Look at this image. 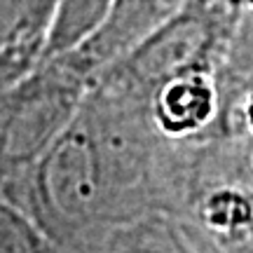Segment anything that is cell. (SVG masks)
Wrapping results in <instances>:
<instances>
[{
	"instance_id": "1",
	"label": "cell",
	"mask_w": 253,
	"mask_h": 253,
	"mask_svg": "<svg viewBox=\"0 0 253 253\" xmlns=\"http://www.w3.org/2000/svg\"><path fill=\"white\" fill-rule=\"evenodd\" d=\"M251 143L213 138L188 148L173 216L202 253H253Z\"/></svg>"
},
{
	"instance_id": "2",
	"label": "cell",
	"mask_w": 253,
	"mask_h": 253,
	"mask_svg": "<svg viewBox=\"0 0 253 253\" xmlns=\"http://www.w3.org/2000/svg\"><path fill=\"white\" fill-rule=\"evenodd\" d=\"M89 78L71 56L42 59L0 103V197L12 199L19 183L49 150L80 110Z\"/></svg>"
},
{
	"instance_id": "3",
	"label": "cell",
	"mask_w": 253,
	"mask_h": 253,
	"mask_svg": "<svg viewBox=\"0 0 253 253\" xmlns=\"http://www.w3.org/2000/svg\"><path fill=\"white\" fill-rule=\"evenodd\" d=\"M237 17L220 0H195L167 26L94 78L148 96L169 78L192 71L218 73L235 36Z\"/></svg>"
},
{
	"instance_id": "4",
	"label": "cell",
	"mask_w": 253,
	"mask_h": 253,
	"mask_svg": "<svg viewBox=\"0 0 253 253\" xmlns=\"http://www.w3.org/2000/svg\"><path fill=\"white\" fill-rule=\"evenodd\" d=\"M155 129L176 145L213 141L220 115L218 78L211 71H192L164 80L145 96Z\"/></svg>"
},
{
	"instance_id": "5",
	"label": "cell",
	"mask_w": 253,
	"mask_h": 253,
	"mask_svg": "<svg viewBox=\"0 0 253 253\" xmlns=\"http://www.w3.org/2000/svg\"><path fill=\"white\" fill-rule=\"evenodd\" d=\"M192 2L195 0H115L103 26L66 56H71L91 82L103 68L126 56Z\"/></svg>"
},
{
	"instance_id": "6",
	"label": "cell",
	"mask_w": 253,
	"mask_h": 253,
	"mask_svg": "<svg viewBox=\"0 0 253 253\" xmlns=\"http://www.w3.org/2000/svg\"><path fill=\"white\" fill-rule=\"evenodd\" d=\"M59 253H202L173 213L153 211L101 225Z\"/></svg>"
},
{
	"instance_id": "7",
	"label": "cell",
	"mask_w": 253,
	"mask_h": 253,
	"mask_svg": "<svg viewBox=\"0 0 253 253\" xmlns=\"http://www.w3.org/2000/svg\"><path fill=\"white\" fill-rule=\"evenodd\" d=\"M115 0H59L45 33L42 59H56L84 45L108 19Z\"/></svg>"
},
{
	"instance_id": "8",
	"label": "cell",
	"mask_w": 253,
	"mask_h": 253,
	"mask_svg": "<svg viewBox=\"0 0 253 253\" xmlns=\"http://www.w3.org/2000/svg\"><path fill=\"white\" fill-rule=\"evenodd\" d=\"M0 253H59L42 230L12 202L0 197Z\"/></svg>"
},
{
	"instance_id": "9",
	"label": "cell",
	"mask_w": 253,
	"mask_h": 253,
	"mask_svg": "<svg viewBox=\"0 0 253 253\" xmlns=\"http://www.w3.org/2000/svg\"><path fill=\"white\" fill-rule=\"evenodd\" d=\"M220 115L213 138H237L253 145V82L218 84Z\"/></svg>"
},
{
	"instance_id": "10",
	"label": "cell",
	"mask_w": 253,
	"mask_h": 253,
	"mask_svg": "<svg viewBox=\"0 0 253 253\" xmlns=\"http://www.w3.org/2000/svg\"><path fill=\"white\" fill-rule=\"evenodd\" d=\"M218 84H249L253 82V12L237 21L227 54L216 73Z\"/></svg>"
},
{
	"instance_id": "11",
	"label": "cell",
	"mask_w": 253,
	"mask_h": 253,
	"mask_svg": "<svg viewBox=\"0 0 253 253\" xmlns=\"http://www.w3.org/2000/svg\"><path fill=\"white\" fill-rule=\"evenodd\" d=\"M42 40L17 36L0 47V103L40 63Z\"/></svg>"
},
{
	"instance_id": "12",
	"label": "cell",
	"mask_w": 253,
	"mask_h": 253,
	"mask_svg": "<svg viewBox=\"0 0 253 253\" xmlns=\"http://www.w3.org/2000/svg\"><path fill=\"white\" fill-rule=\"evenodd\" d=\"M56 2L59 0H26V19H24V28L19 36L42 40V45H45V33Z\"/></svg>"
},
{
	"instance_id": "13",
	"label": "cell",
	"mask_w": 253,
	"mask_h": 253,
	"mask_svg": "<svg viewBox=\"0 0 253 253\" xmlns=\"http://www.w3.org/2000/svg\"><path fill=\"white\" fill-rule=\"evenodd\" d=\"M26 19V0H0V47L21 33Z\"/></svg>"
},
{
	"instance_id": "14",
	"label": "cell",
	"mask_w": 253,
	"mask_h": 253,
	"mask_svg": "<svg viewBox=\"0 0 253 253\" xmlns=\"http://www.w3.org/2000/svg\"><path fill=\"white\" fill-rule=\"evenodd\" d=\"M251 162H253V148H251Z\"/></svg>"
}]
</instances>
